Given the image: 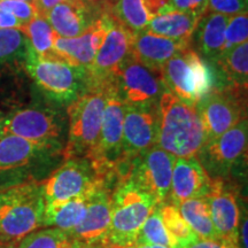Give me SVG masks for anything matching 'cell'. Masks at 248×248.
I'll list each match as a JSON object with an SVG mask.
<instances>
[{"mask_svg":"<svg viewBox=\"0 0 248 248\" xmlns=\"http://www.w3.org/2000/svg\"><path fill=\"white\" fill-rule=\"evenodd\" d=\"M159 128L156 145L175 157H197L207 135L197 105L166 91L157 101Z\"/></svg>","mask_w":248,"mask_h":248,"instance_id":"1","label":"cell"},{"mask_svg":"<svg viewBox=\"0 0 248 248\" xmlns=\"http://www.w3.org/2000/svg\"><path fill=\"white\" fill-rule=\"evenodd\" d=\"M42 183L26 181L0 192V247L9 248L44 222Z\"/></svg>","mask_w":248,"mask_h":248,"instance_id":"2","label":"cell"},{"mask_svg":"<svg viewBox=\"0 0 248 248\" xmlns=\"http://www.w3.org/2000/svg\"><path fill=\"white\" fill-rule=\"evenodd\" d=\"M153 195L140 190L131 182L122 179L111 193L110 223L104 248H133L140 229L156 208Z\"/></svg>","mask_w":248,"mask_h":248,"instance_id":"3","label":"cell"},{"mask_svg":"<svg viewBox=\"0 0 248 248\" xmlns=\"http://www.w3.org/2000/svg\"><path fill=\"white\" fill-rule=\"evenodd\" d=\"M24 68L42 92L59 105L69 106L89 91L88 70L61 59L40 58L31 45L23 61Z\"/></svg>","mask_w":248,"mask_h":248,"instance_id":"4","label":"cell"},{"mask_svg":"<svg viewBox=\"0 0 248 248\" xmlns=\"http://www.w3.org/2000/svg\"><path fill=\"white\" fill-rule=\"evenodd\" d=\"M105 89L89 90L68 106V139L62 155L89 157L98 144L106 105Z\"/></svg>","mask_w":248,"mask_h":248,"instance_id":"5","label":"cell"},{"mask_svg":"<svg viewBox=\"0 0 248 248\" xmlns=\"http://www.w3.org/2000/svg\"><path fill=\"white\" fill-rule=\"evenodd\" d=\"M161 74L167 91L188 104L197 105L217 86L213 68L191 46L170 59Z\"/></svg>","mask_w":248,"mask_h":248,"instance_id":"6","label":"cell"},{"mask_svg":"<svg viewBox=\"0 0 248 248\" xmlns=\"http://www.w3.org/2000/svg\"><path fill=\"white\" fill-rule=\"evenodd\" d=\"M207 141L218 137L247 119V88L215 86L197 102Z\"/></svg>","mask_w":248,"mask_h":248,"instance_id":"7","label":"cell"},{"mask_svg":"<svg viewBox=\"0 0 248 248\" xmlns=\"http://www.w3.org/2000/svg\"><path fill=\"white\" fill-rule=\"evenodd\" d=\"M248 146L247 119L218 137L206 142L197 159L210 178L228 181L232 173L246 167Z\"/></svg>","mask_w":248,"mask_h":248,"instance_id":"8","label":"cell"},{"mask_svg":"<svg viewBox=\"0 0 248 248\" xmlns=\"http://www.w3.org/2000/svg\"><path fill=\"white\" fill-rule=\"evenodd\" d=\"M101 185L110 186L98 175L88 157L64 159V162L42 183L45 204L90 194Z\"/></svg>","mask_w":248,"mask_h":248,"instance_id":"9","label":"cell"},{"mask_svg":"<svg viewBox=\"0 0 248 248\" xmlns=\"http://www.w3.org/2000/svg\"><path fill=\"white\" fill-rule=\"evenodd\" d=\"M64 119L58 111L48 108L29 107L4 117L0 135H14L42 144L64 148Z\"/></svg>","mask_w":248,"mask_h":248,"instance_id":"10","label":"cell"},{"mask_svg":"<svg viewBox=\"0 0 248 248\" xmlns=\"http://www.w3.org/2000/svg\"><path fill=\"white\" fill-rule=\"evenodd\" d=\"M176 157L154 145L130 161L123 179L153 195L157 202L169 200L173 162Z\"/></svg>","mask_w":248,"mask_h":248,"instance_id":"11","label":"cell"},{"mask_svg":"<svg viewBox=\"0 0 248 248\" xmlns=\"http://www.w3.org/2000/svg\"><path fill=\"white\" fill-rule=\"evenodd\" d=\"M111 84L124 105L156 104L167 91L162 74L142 66L131 54L117 68Z\"/></svg>","mask_w":248,"mask_h":248,"instance_id":"12","label":"cell"},{"mask_svg":"<svg viewBox=\"0 0 248 248\" xmlns=\"http://www.w3.org/2000/svg\"><path fill=\"white\" fill-rule=\"evenodd\" d=\"M157 128H159L157 102L145 105H125L123 120L122 156L126 171L130 161L133 157L156 145Z\"/></svg>","mask_w":248,"mask_h":248,"instance_id":"13","label":"cell"},{"mask_svg":"<svg viewBox=\"0 0 248 248\" xmlns=\"http://www.w3.org/2000/svg\"><path fill=\"white\" fill-rule=\"evenodd\" d=\"M133 36L135 33L113 18L93 63L86 69L89 90L105 89V86L110 84L117 68L130 54Z\"/></svg>","mask_w":248,"mask_h":248,"instance_id":"14","label":"cell"},{"mask_svg":"<svg viewBox=\"0 0 248 248\" xmlns=\"http://www.w3.org/2000/svg\"><path fill=\"white\" fill-rule=\"evenodd\" d=\"M113 17L108 12L102 13L84 33L75 38H63L55 35L53 48L59 59L71 66L89 69L102 40L109 29Z\"/></svg>","mask_w":248,"mask_h":248,"instance_id":"15","label":"cell"},{"mask_svg":"<svg viewBox=\"0 0 248 248\" xmlns=\"http://www.w3.org/2000/svg\"><path fill=\"white\" fill-rule=\"evenodd\" d=\"M206 199L217 235L223 239L239 243L240 208L237 192L224 179L212 178Z\"/></svg>","mask_w":248,"mask_h":248,"instance_id":"16","label":"cell"},{"mask_svg":"<svg viewBox=\"0 0 248 248\" xmlns=\"http://www.w3.org/2000/svg\"><path fill=\"white\" fill-rule=\"evenodd\" d=\"M63 153V148L14 135H0V173L20 172L39 161Z\"/></svg>","mask_w":248,"mask_h":248,"instance_id":"17","label":"cell"},{"mask_svg":"<svg viewBox=\"0 0 248 248\" xmlns=\"http://www.w3.org/2000/svg\"><path fill=\"white\" fill-rule=\"evenodd\" d=\"M110 186L101 185L90 195L83 221L69 233L85 245H101L110 223Z\"/></svg>","mask_w":248,"mask_h":248,"instance_id":"18","label":"cell"},{"mask_svg":"<svg viewBox=\"0 0 248 248\" xmlns=\"http://www.w3.org/2000/svg\"><path fill=\"white\" fill-rule=\"evenodd\" d=\"M210 185L212 178L197 157H176L169 192L171 203L178 206L186 200L206 197Z\"/></svg>","mask_w":248,"mask_h":248,"instance_id":"19","label":"cell"},{"mask_svg":"<svg viewBox=\"0 0 248 248\" xmlns=\"http://www.w3.org/2000/svg\"><path fill=\"white\" fill-rule=\"evenodd\" d=\"M190 46V40H175L141 31L133 36L130 54L142 66L161 73L164 64Z\"/></svg>","mask_w":248,"mask_h":248,"instance_id":"20","label":"cell"},{"mask_svg":"<svg viewBox=\"0 0 248 248\" xmlns=\"http://www.w3.org/2000/svg\"><path fill=\"white\" fill-rule=\"evenodd\" d=\"M100 15L93 12L82 0H64L52 8L45 17L55 35L63 38H75L84 33Z\"/></svg>","mask_w":248,"mask_h":248,"instance_id":"21","label":"cell"},{"mask_svg":"<svg viewBox=\"0 0 248 248\" xmlns=\"http://www.w3.org/2000/svg\"><path fill=\"white\" fill-rule=\"evenodd\" d=\"M229 18L218 13H204L198 20L190 38V46L207 63H212L224 53Z\"/></svg>","mask_w":248,"mask_h":248,"instance_id":"22","label":"cell"},{"mask_svg":"<svg viewBox=\"0 0 248 248\" xmlns=\"http://www.w3.org/2000/svg\"><path fill=\"white\" fill-rule=\"evenodd\" d=\"M217 86L232 85L247 88L248 85V42L237 45L223 53L212 63Z\"/></svg>","mask_w":248,"mask_h":248,"instance_id":"23","label":"cell"},{"mask_svg":"<svg viewBox=\"0 0 248 248\" xmlns=\"http://www.w3.org/2000/svg\"><path fill=\"white\" fill-rule=\"evenodd\" d=\"M91 193L71 198L60 202L46 203L43 226L58 228L67 232L73 231L84 218L88 200Z\"/></svg>","mask_w":248,"mask_h":248,"instance_id":"24","label":"cell"},{"mask_svg":"<svg viewBox=\"0 0 248 248\" xmlns=\"http://www.w3.org/2000/svg\"><path fill=\"white\" fill-rule=\"evenodd\" d=\"M200 16L192 13L170 11L152 17L146 31L175 40H190Z\"/></svg>","mask_w":248,"mask_h":248,"instance_id":"25","label":"cell"},{"mask_svg":"<svg viewBox=\"0 0 248 248\" xmlns=\"http://www.w3.org/2000/svg\"><path fill=\"white\" fill-rule=\"evenodd\" d=\"M177 207L185 222L198 238L207 239V238L218 237L214 226L209 203L206 197L186 200Z\"/></svg>","mask_w":248,"mask_h":248,"instance_id":"26","label":"cell"},{"mask_svg":"<svg viewBox=\"0 0 248 248\" xmlns=\"http://www.w3.org/2000/svg\"><path fill=\"white\" fill-rule=\"evenodd\" d=\"M107 12L116 22L135 35L146 30L151 20L142 0H111Z\"/></svg>","mask_w":248,"mask_h":248,"instance_id":"27","label":"cell"},{"mask_svg":"<svg viewBox=\"0 0 248 248\" xmlns=\"http://www.w3.org/2000/svg\"><path fill=\"white\" fill-rule=\"evenodd\" d=\"M20 30L26 35L31 47L40 58L59 59L53 48L55 32L45 16L36 15L32 20L23 24Z\"/></svg>","mask_w":248,"mask_h":248,"instance_id":"28","label":"cell"},{"mask_svg":"<svg viewBox=\"0 0 248 248\" xmlns=\"http://www.w3.org/2000/svg\"><path fill=\"white\" fill-rule=\"evenodd\" d=\"M83 244L73 238L69 232L58 228L44 226L32 231L16 245L9 248H75Z\"/></svg>","mask_w":248,"mask_h":248,"instance_id":"29","label":"cell"},{"mask_svg":"<svg viewBox=\"0 0 248 248\" xmlns=\"http://www.w3.org/2000/svg\"><path fill=\"white\" fill-rule=\"evenodd\" d=\"M162 223L172 240L175 241L176 248H185L192 241L197 239V234L191 230L184 217L182 216L178 207L171 202L160 203L157 206Z\"/></svg>","mask_w":248,"mask_h":248,"instance_id":"30","label":"cell"},{"mask_svg":"<svg viewBox=\"0 0 248 248\" xmlns=\"http://www.w3.org/2000/svg\"><path fill=\"white\" fill-rule=\"evenodd\" d=\"M30 43L20 29H0V63L24 61Z\"/></svg>","mask_w":248,"mask_h":248,"instance_id":"31","label":"cell"},{"mask_svg":"<svg viewBox=\"0 0 248 248\" xmlns=\"http://www.w3.org/2000/svg\"><path fill=\"white\" fill-rule=\"evenodd\" d=\"M137 245H162V246L176 248L175 241L164 228L157 207L142 224L138 235Z\"/></svg>","mask_w":248,"mask_h":248,"instance_id":"32","label":"cell"},{"mask_svg":"<svg viewBox=\"0 0 248 248\" xmlns=\"http://www.w3.org/2000/svg\"><path fill=\"white\" fill-rule=\"evenodd\" d=\"M248 40V15L247 13L234 15L229 18L225 30L224 53L237 45Z\"/></svg>","mask_w":248,"mask_h":248,"instance_id":"33","label":"cell"},{"mask_svg":"<svg viewBox=\"0 0 248 248\" xmlns=\"http://www.w3.org/2000/svg\"><path fill=\"white\" fill-rule=\"evenodd\" d=\"M0 11L12 14L23 24L38 15L32 2L22 0H0Z\"/></svg>","mask_w":248,"mask_h":248,"instance_id":"34","label":"cell"},{"mask_svg":"<svg viewBox=\"0 0 248 248\" xmlns=\"http://www.w3.org/2000/svg\"><path fill=\"white\" fill-rule=\"evenodd\" d=\"M204 13H218L229 17L247 13V0H208Z\"/></svg>","mask_w":248,"mask_h":248,"instance_id":"35","label":"cell"},{"mask_svg":"<svg viewBox=\"0 0 248 248\" xmlns=\"http://www.w3.org/2000/svg\"><path fill=\"white\" fill-rule=\"evenodd\" d=\"M208 0H171L173 11L192 13L201 16L204 14Z\"/></svg>","mask_w":248,"mask_h":248,"instance_id":"36","label":"cell"},{"mask_svg":"<svg viewBox=\"0 0 248 248\" xmlns=\"http://www.w3.org/2000/svg\"><path fill=\"white\" fill-rule=\"evenodd\" d=\"M185 248H241L239 243L223 239V238H197Z\"/></svg>","mask_w":248,"mask_h":248,"instance_id":"37","label":"cell"},{"mask_svg":"<svg viewBox=\"0 0 248 248\" xmlns=\"http://www.w3.org/2000/svg\"><path fill=\"white\" fill-rule=\"evenodd\" d=\"M142 1L151 18L173 11L171 0H142Z\"/></svg>","mask_w":248,"mask_h":248,"instance_id":"38","label":"cell"},{"mask_svg":"<svg viewBox=\"0 0 248 248\" xmlns=\"http://www.w3.org/2000/svg\"><path fill=\"white\" fill-rule=\"evenodd\" d=\"M62 1H64V0H32V4L35 6L37 14L42 15V16H46V14L52 8Z\"/></svg>","mask_w":248,"mask_h":248,"instance_id":"39","label":"cell"},{"mask_svg":"<svg viewBox=\"0 0 248 248\" xmlns=\"http://www.w3.org/2000/svg\"><path fill=\"white\" fill-rule=\"evenodd\" d=\"M84 4L92 9L93 12H95L97 14H102L105 12L108 11L109 4L111 0H82Z\"/></svg>","mask_w":248,"mask_h":248,"instance_id":"40","label":"cell"},{"mask_svg":"<svg viewBox=\"0 0 248 248\" xmlns=\"http://www.w3.org/2000/svg\"><path fill=\"white\" fill-rule=\"evenodd\" d=\"M75 248H104V246L101 245H85V244H80L78 246Z\"/></svg>","mask_w":248,"mask_h":248,"instance_id":"41","label":"cell"},{"mask_svg":"<svg viewBox=\"0 0 248 248\" xmlns=\"http://www.w3.org/2000/svg\"><path fill=\"white\" fill-rule=\"evenodd\" d=\"M146 248H172V247L162 246V245H146Z\"/></svg>","mask_w":248,"mask_h":248,"instance_id":"42","label":"cell"},{"mask_svg":"<svg viewBox=\"0 0 248 248\" xmlns=\"http://www.w3.org/2000/svg\"><path fill=\"white\" fill-rule=\"evenodd\" d=\"M133 248H146V245H136Z\"/></svg>","mask_w":248,"mask_h":248,"instance_id":"43","label":"cell"},{"mask_svg":"<svg viewBox=\"0 0 248 248\" xmlns=\"http://www.w3.org/2000/svg\"><path fill=\"white\" fill-rule=\"evenodd\" d=\"M2 120H4V115H2L1 113H0V124H1V122H2Z\"/></svg>","mask_w":248,"mask_h":248,"instance_id":"44","label":"cell"},{"mask_svg":"<svg viewBox=\"0 0 248 248\" xmlns=\"http://www.w3.org/2000/svg\"><path fill=\"white\" fill-rule=\"evenodd\" d=\"M0 248H1V247H0Z\"/></svg>","mask_w":248,"mask_h":248,"instance_id":"45","label":"cell"}]
</instances>
